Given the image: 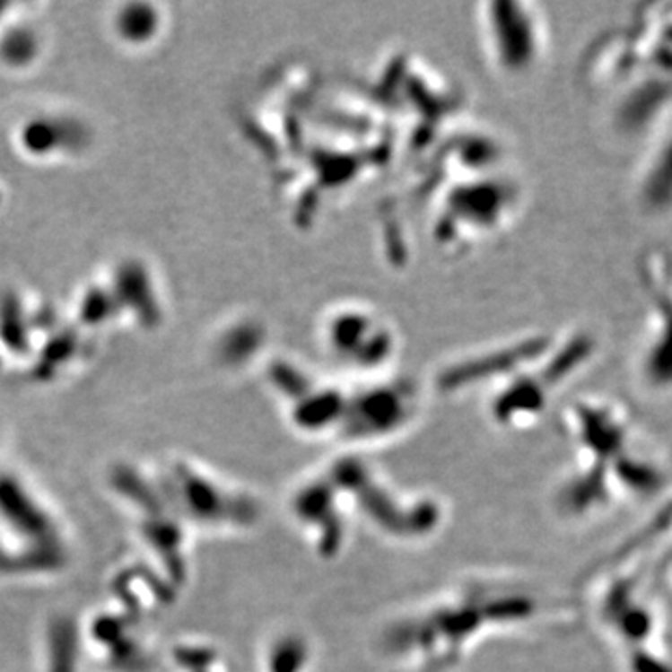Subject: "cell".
Instances as JSON below:
<instances>
[{"label": "cell", "mask_w": 672, "mask_h": 672, "mask_svg": "<svg viewBox=\"0 0 672 672\" xmlns=\"http://www.w3.org/2000/svg\"><path fill=\"white\" fill-rule=\"evenodd\" d=\"M544 611L542 594L521 573H463L387 616L376 650L404 672H454L484 642L537 628Z\"/></svg>", "instance_id": "6da1fadb"}, {"label": "cell", "mask_w": 672, "mask_h": 672, "mask_svg": "<svg viewBox=\"0 0 672 672\" xmlns=\"http://www.w3.org/2000/svg\"><path fill=\"white\" fill-rule=\"evenodd\" d=\"M329 478L340 516L398 545H421L441 532L449 512L432 492L407 490L392 482L362 452L342 450L321 466Z\"/></svg>", "instance_id": "7a4b0ae2"}, {"label": "cell", "mask_w": 672, "mask_h": 672, "mask_svg": "<svg viewBox=\"0 0 672 672\" xmlns=\"http://www.w3.org/2000/svg\"><path fill=\"white\" fill-rule=\"evenodd\" d=\"M650 318L642 336V370L654 381L672 372V252H652L644 262Z\"/></svg>", "instance_id": "3957f363"}, {"label": "cell", "mask_w": 672, "mask_h": 672, "mask_svg": "<svg viewBox=\"0 0 672 672\" xmlns=\"http://www.w3.org/2000/svg\"><path fill=\"white\" fill-rule=\"evenodd\" d=\"M316 650L312 639L301 630L276 632L264 652V672H312Z\"/></svg>", "instance_id": "277c9868"}, {"label": "cell", "mask_w": 672, "mask_h": 672, "mask_svg": "<svg viewBox=\"0 0 672 672\" xmlns=\"http://www.w3.org/2000/svg\"><path fill=\"white\" fill-rule=\"evenodd\" d=\"M639 198L650 214L672 212V138L648 157L639 181Z\"/></svg>", "instance_id": "5b68a950"}]
</instances>
